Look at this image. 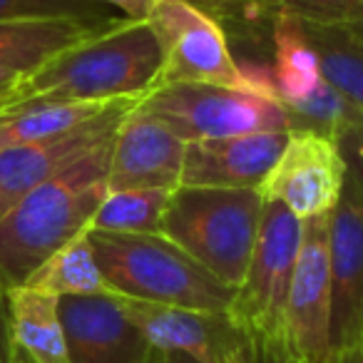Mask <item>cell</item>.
Segmentation results:
<instances>
[{
  "instance_id": "1",
  "label": "cell",
  "mask_w": 363,
  "mask_h": 363,
  "mask_svg": "<svg viewBox=\"0 0 363 363\" xmlns=\"http://www.w3.org/2000/svg\"><path fill=\"white\" fill-rule=\"evenodd\" d=\"M160 45L147 21L112 18L43 62L0 102L3 112L43 102H107L157 90Z\"/></svg>"
},
{
  "instance_id": "2",
  "label": "cell",
  "mask_w": 363,
  "mask_h": 363,
  "mask_svg": "<svg viewBox=\"0 0 363 363\" xmlns=\"http://www.w3.org/2000/svg\"><path fill=\"white\" fill-rule=\"evenodd\" d=\"M112 140L38 184L0 217V284L16 289L48 257L87 232L107 197Z\"/></svg>"
},
{
  "instance_id": "3",
  "label": "cell",
  "mask_w": 363,
  "mask_h": 363,
  "mask_svg": "<svg viewBox=\"0 0 363 363\" xmlns=\"http://www.w3.org/2000/svg\"><path fill=\"white\" fill-rule=\"evenodd\" d=\"M97 267L115 294L167 306L229 311L237 289L219 281L162 234H115L87 229Z\"/></svg>"
},
{
  "instance_id": "4",
  "label": "cell",
  "mask_w": 363,
  "mask_h": 363,
  "mask_svg": "<svg viewBox=\"0 0 363 363\" xmlns=\"http://www.w3.org/2000/svg\"><path fill=\"white\" fill-rule=\"evenodd\" d=\"M264 204L259 189L179 184L162 217V237L237 289L252 262Z\"/></svg>"
},
{
  "instance_id": "5",
  "label": "cell",
  "mask_w": 363,
  "mask_h": 363,
  "mask_svg": "<svg viewBox=\"0 0 363 363\" xmlns=\"http://www.w3.org/2000/svg\"><path fill=\"white\" fill-rule=\"evenodd\" d=\"M298 244L301 222L284 204H264L252 262L229 308L257 351H286V303Z\"/></svg>"
},
{
  "instance_id": "6",
  "label": "cell",
  "mask_w": 363,
  "mask_h": 363,
  "mask_svg": "<svg viewBox=\"0 0 363 363\" xmlns=\"http://www.w3.org/2000/svg\"><path fill=\"white\" fill-rule=\"evenodd\" d=\"M137 107L184 142L289 132L286 110L274 87L167 85L152 90Z\"/></svg>"
},
{
  "instance_id": "7",
  "label": "cell",
  "mask_w": 363,
  "mask_h": 363,
  "mask_svg": "<svg viewBox=\"0 0 363 363\" xmlns=\"http://www.w3.org/2000/svg\"><path fill=\"white\" fill-rule=\"evenodd\" d=\"M145 21L160 45L157 87H274L269 80H259L237 65L224 28L187 0H160Z\"/></svg>"
},
{
  "instance_id": "8",
  "label": "cell",
  "mask_w": 363,
  "mask_h": 363,
  "mask_svg": "<svg viewBox=\"0 0 363 363\" xmlns=\"http://www.w3.org/2000/svg\"><path fill=\"white\" fill-rule=\"evenodd\" d=\"M341 142L311 130H289L279 160L262 182L264 202H279L298 219L326 217L336 209L346 182Z\"/></svg>"
},
{
  "instance_id": "9",
  "label": "cell",
  "mask_w": 363,
  "mask_h": 363,
  "mask_svg": "<svg viewBox=\"0 0 363 363\" xmlns=\"http://www.w3.org/2000/svg\"><path fill=\"white\" fill-rule=\"evenodd\" d=\"M331 214L301 222L296 267L286 303V353L294 363H336L331 346Z\"/></svg>"
},
{
  "instance_id": "10",
  "label": "cell",
  "mask_w": 363,
  "mask_h": 363,
  "mask_svg": "<svg viewBox=\"0 0 363 363\" xmlns=\"http://www.w3.org/2000/svg\"><path fill=\"white\" fill-rule=\"evenodd\" d=\"M346 162L343 192L328 224L331 346L336 361L363 333V174L348 152Z\"/></svg>"
},
{
  "instance_id": "11",
  "label": "cell",
  "mask_w": 363,
  "mask_h": 363,
  "mask_svg": "<svg viewBox=\"0 0 363 363\" xmlns=\"http://www.w3.org/2000/svg\"><path fill=\"white\" fill-rule=\"evenodd\" d=\"M117 298L155 351H179L199 363H229L237 351L254 346V341L244 328L237 326L229 311L167 306L127 298L120 294Z\"/></svg>"
},
{
  "instance_id": "12",
  "label": "cell",
  "mask_w": 363,
  "mask_h": 363,
  "mask_svg": "<svg viewBox=\"0 0 363 363\" xmlns=\"http://www.w3.org/2000/svg\"><path fill=\"white\" fill-rule=\"evenodd\" d=\"M142 100L145 97H125L105 115L77 130L0 150V217L30 189H35L38 184L55 177L57 172H62L72 162L110 140L122 117L135 110Z\"/></svg>"
},
{
  "instance_id": "13",
  "label": "cell",
  "mask_w": 363,
  "mask_h": 363,
  "mask_svg": "<svg viewBox=\"0 0 363 363\" xmlns=\"http://www.w3.org/2000/svg\"><path fill=\"white\" fill-rule=\"evenodd\" d=\"M70 363H150L142 331L122 308L117 294L57 298Z\"/></svg>"
},
{
  "instance_id": "14",
  "label": "cell",
  "mask_w": 363,
  "mask_h": 363,
  "mask_svg": "<svg viewBox=\"0 0 363 363\" xmlns=\"http://www.w3.org/2000/svg\"><path fill=\"white\" fill-rule=\"evenodd\" d=\"M187 142L160 120L130 110L115 130L107 169V192L122 189H177Z\"/></svg>"
},
{
  "instance_id": "15",
  "label": "cell",
  "mask_w": 363,
  "mask_h": 363,
  "mask_svg": "<svg viewBox=\"0 0 363 363\" xmlns=\"http://www.w3.org/2000/svg\"><path fill=\"white\" fill-rule=\"evenodd\" d=\"M289 132L219 137L187 142L182 187L259 189L279 160Z\"/></svg>"
},
{
  "instance_id": "16",
  "label": "cell",
  "mask_w": 363,
  "mask_h": 363,
  "mask_svg": "<svg viewBox=\"0 0 363 363\" xmlns=\"http://www.w3.org/2000/svg\"><path fill=\"white\" fill-rule=\"evenodd\" d=\"M112 21V18H110ZM107 21L85 18H11L0 21V65L30 75L65 48L95 33Z\"/></svg>"
},
{
  "instance_id": "17",
  "label": "cell",
  "mask_w": 363,
  "mask_h": 363,
  "mask_svg": "<svg viewBox=\"0 0 363 363\" xmlns=\"http://www.w3.org/2000/svg\"><path fill=\"white\" fill-rule=\"evenodd\" d=\"M8 318L13 343L35 363H70L57 296L30 286L8 289Z\"/></svg>"
},
{
  "instance_id": "18",
  "label": "cell",
  "mask_w": 363,
  "mask_h": 363,
  "mask_svg": "<svg viewBox=\"0 0 363 363\" xmlns=\"http://www.w3.org/2000/svg\"><path fill=\"white\" fill-rule=\"evenodd\" d=\"M23 286L52 294V296H97V294H115L107 286L95 252L87 239V232L77 234L75 239L48 257L35 272L30 274Z\"/></svg>"
},
{
  "instance_id": "19",
  "label": "cell",
  "mask_w": 363,
  "mask_h": 363,
  "mask_svg": "<svg viewBox=\"0 0 363 363\" xmlns=\"http://www.w3.org/2000/svg\"><path fill=\"white\" fill-rule=\"evenodd\" d=\"M274 43V90L279 102H294L313 92L323 80L318 57L303 35L301 21L281 13L272 28Z\"/></svg>"
},
{
  "instance_id": "20",
  "label": "cell",
  "mask_w": 363,
  "mask_h": 363,
  "mask_svg": "<svg viewBox=\"0 0 363 363\" xmlns=\"http://www.w3.org/2000/svg\"><path fill=\"white\" fill-rule=\"evenodd\" d=\"M303 35L318 57L321 77L363 110V43L341 28L301 23Z\"/></svg>"
},
{
  "instance_id": "21",
  "label": "cell",
  "mask_w": 363,
  "mask_h": 363,
  "mask_svg": "<svg viewBox=\"0 0 363 363\" xmlns=\"http://www.w3.org/2000/svg\"><path fill=\"white\" fill-rule=\"evenodd\" d=\"M289 117V130H311L343 142L351 132L363 130V110L321 80L313 92L294 102H281Z\"/></svg>"
},
{
  "instance_id": "22",
  "label": "cell",
  "mask_w": 363,
  "mask_h": 363,
  "mask_svg": "<svg viewBox=\"0 0 363 363\" xmlns=\"http://www.w3.org/2000/svg\"><path fill=\"white\" fill-rule=\"evenodd\" d=\"M174 189H122L107 192L90 229L115 234H162V217Z\"/></svg>"
},
{
  "instance_id": "23",
  "label": "cell",
  "mask_w": 363,
  "mask_h": 363,
  "mask_svg": "<svg viewBox=\"0 0 363 363\" xmlns=\"http://www.w3.org/2000/svg\"><path fill=\"white\" fill-rule=\"evenodd\" d=\"M189 6L202 11L224 28V33L237 30L242 35H264L269 33L277 18L284 13L281 0H187Z\"/></svg>"
},
{
  "instance_id": "24",
  "label": "cell",
  "mask_w": 363,
  "mask_h": 363,
  "mask_svg": "<svg viewBox=\"0 0 363 363\" xmlns=\"http://www.w3.org/2000/svg\"><path fill=\"white\" fill-rule=\"evenodd\" d=\"M284 13L321 28L363 26V0H281Z\"/></svg>"
},
{
  "instance_id": "25",
  "label": "cell",
  "mask_w": 363,
  "mask_h": 363,
  "mask_svg": "<svg viewBox=\"0 0 363 363\" xmlns=\"http://www.w3.org/2000/svg\"><path fill=\"white\" fill-rule=\"evenodd\" d=\"M11 18H85L110 21L97 0H0V21Z\"/></svg>"
},
{
  "instance_id": "26",
  "label": "cell",
  "mask_w": 363,
  "mask_h": 363,
  "mask_svg": "<svg viewBox=\"0 0 363 363\" xmlns=\"http://www.w3.org/2000/svg\"><path fill=\"white\" fill-rule=\"evenodd\" d=\"M0 363H13L11 318H8V291L0 284Z\"/></svg>"
},
{
  "instance_id": "27",
  "label": "cell",
  "mask_w": 363,
  "mask_h": 363,
  "mask_svg": "<svg viewBox=\"0 0 363 363\" xmlns=\"http://www.w3.org/2000/svg\"><path fill=\"white\" fill-rule=\"evenodd\" d=\"M97 3H107V6L120 8L132 21H145V18L155 11V6L160 0H97Z\"/></svg>"
},
{
  "instance_id": "28",
  "label": "cell",
  "mask_w": 363,
  "mask_h": 363,
  "mask_svg": "<svg viewBox=\"0 0 363 363\" xmlns=\"http://www.w3.org/2000/svg\"><path fill=\"white\" fill-rule=\"evenodd\" d=\"M26 72L16 70V67H8V65H0V102L6 100L13 90L23 82Z\"/></svg>"
},
{
  "instance_id": "29",
  "label": "cell",
  "mask_w": 363,
  "mask_h": 363,
  "mask_svg": "<svg viewBox=\"0 0 363 363\" xmlns=\"http://www.w3.org/2000/svg\"><path fill=\"white\" fill-rule=\"evenodd\" d=\"M341 147L353 157V160H356L358 169H361V174H363V130H356L348 137H343Z\"/></svg>"
},
{
  "instance_id": "30",
  "label": "cell",
  "mask_w": 363,
  "mask_h": 363,
  "mask_svg": "<svg viewBox=\"0 0 363 363\" xmlns=\"http://www.w3.org/2000/svg\"><path fill=\"white\" fill-rule=\"evenodd\" d=\"M150 363H199V361H194L192 356L179 351H152Z\"/></svg>"
},
{
  "instance_id": "31",
  "label": "cell",
  "mask_w": 363,
  "mask_h": 363,
  "mask_svg": "<svg viewBox=\"0 0 363 363\" xmlns=\"http://www.w3.org/2000/svg\"><path fill=\"white\" fill-rule=\"evenodd\" d=\"M336 363H363V333H361V338L356 341V346L348 348L346 353H341Z\"/></svg>"
},
{
  "instance_id": "32",
  "label": "cell",
  "mask_w": 363,
  "mask_h": 363,
  "mask_svg": "<svg viewBox=\"0 0 363 363\" xmlns=\"http://www.w3.org/2000/svg\"><path fill=\"white\" fill-rule=\"evenodd\" d=\"M259 363H294L286 351H257Z\"/></svg>"
},
{
  "instance_id": "33",
  "label": "cell",
  "mask_w": 363,
  "mask_h": 363,
  "mask_svg": "<svg viewBox=\"0 0 363 363\" xmlns=\"http://www.w3.org/2000/svg\"><path fill=\"white\" fill-rule=\"evenodd\" d=\"M229 363H259L257 348H254V346L242 348V351H237L232 358H229Z\"/></svg>"
},
{
  "instance_id": "34",
  "label": "cell",
  "mask_w": 363,
  "mask_h": 363,
  "mask_svg": "<svg viewBox=\"0 0 363 363\" xmlns=\"http://www.w3.org/2000/svg\"><path fill=\"white\" fill-rule=\"evenodd\" d=\"M13 363H35V361H33V358L28 356V353H23L21 348H18L16 343H13Z\"/></svg>"
},
{
  "instance_id": "35",
  "label": "cell",
  "mask_w": 363,
  "mask_h": 363,
  "mask_svg": "<svg viewBox=\"0 0 363 363\" xmlns=\"http://www.w3.org/2000/svg\"><path fill=\"white\" fill-rule=\"evenodd\" d=\"M346 33H351L356 40H361L363 43V26H356V28H346Z\"/></svg>"
}]
</instances>
